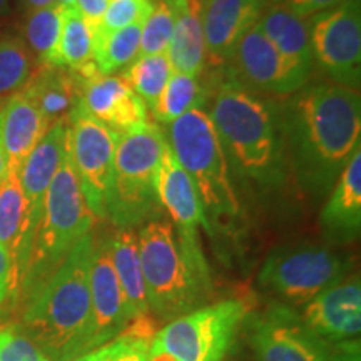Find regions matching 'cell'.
I'll list each match as a JSON object with an SVG mask.
<instances>
[{
	"instance_id": "6da1fadb",
	"label": "cell",
	"mask_w": 361,
	"mask_h": 361,
	"mask_svg": "<svg viewBox=\"0 0 361 361\" xmlns=\"http://www.w3.org/2000/svg\"><path fill=\"white\" fill-rule=\"evenodd\" d=\"M279 107L290 173L301 191L319 200L361 151L360 92L308 82Z\"/></svg>"
},
{
	"instance_id": "7a4b0ae2",
	"label": "cell",
	"mask_w": 361,
	"mask_h": 361,
	"mask_svg": "<svg viewBox=\"0 0 361 361\" xmlns=\"http://www.w3.org/2000/svg\"><path fill=\"white\" fill-rule=\"evenodd\" d=\"M207 114L233 180L259 194L286 186L291 173L276 99L245 87L223 66L211 85Z\"/></svg>"
},
{
	"instance_id": "3957f363",
	"label": "cell",
	"mask_w": 361,
	"mask_h": 361,
	"mask_svg": "<svg viewBox=\"0 0 361 361\" xmlns=\"http://www.w3.org/2000/svg\"><path fill=\"white\" fill-rule=\"evenodd\" d=\"M92 245V233L80 239L22 308L19 328L49 361H66L85 351L90 329Z\"/></svg>"
},
{
	"instance_id": "277c9868",
	"label": "cell",
	"mask_w": 361,
	"mask_h": 361,
	"mask_svg": "<svg viewBox=\"0 0 361 361\" xmlns=\"http://www.w3.org/2000/svg\"><path fill=\"white\" fill-rule=\"evenodd\" d=\"M94 218L84 200L69 151L44 197L32 250L16 298L22 305L52 276L80 239L92 233Z\"/></svg>"
},
{
	"instance_id": "5b68a950",
	"label": "cell",
	"mask_w": 361,
	"mask_h": 361,
	"mask_svg": "<svg viewBox=\"0 0 361 361\" xmlns=\"http://www.w3.org/2000/svg\"><path fill=\"white\" fill-rule=\"evenodd\" d=\"M137 246L149 310L157 318L169 323L204 306L211 295L209 268L186 258L169 219L161 216L142 224Z\"/></svg>"
},
{
	"instance_id": "8992f818",
	"label": "cell",
	"mask_w": 361,
	"mask_h": 361,
	"mask_svg": "<svg viewBox=\"0 0 361 361\" xmlns=\"http://www.w3.org/2000/svg\"><path fill=\"white\" fill-rule=\"evenodd\" d=\"M116 135L107 216L116 228L139 229L162 216L157 178L168 141L159 126L141 128Z\"/></svg>"
},
{
	"instance_id": "52a82bcc",
	"label": "cell",
	"mask_w": 361,
	"mask_h": 361,
	"mask_svg": "<svg viewBox=\"0 0 361 361\" xmlns=\"http://www.w3.org/2000/svg\"><path fill=\"white\" fill-rule=\"evenodd\" d=\"M166 141L196 188L207 223L236 218L241 209L236 186L206 106L171 123Z\"/></svg>"
},
{
	"instance_id": "ba28073f",
	"label": "cell",
	"mask_w": 361,
	"mask_h": 361,
	"mask_svg": "<svg viewBox=\"0 0 361 361\" xmlns=\"http://www.w3.org/2000/svg\"><path fill=\"white\" fill-rule=\"evenodd\" d=\"M353 273V259L314 243L276 247L258 273L261 290L288 308H301L316 295Z\"/></svg>"
},
{
	"instance_id": "9c48e42d",
	"label": "cell",
	"mask_w": 361,
	"mask_h": 361,
	"mask_svg": "<svg viewBox=\"0 0 361 361\" xmlns=\"http://www.w3.org/2000/svg\"><path fill=\"white\" fill-rule=\"evenodd\" d=\"M246 311L245 301L236 298L204 305L157 329L151 348L174 361H223Z\"/></svg>"
},
{
	"instance_id": "30bf717a",
	"label": "cell",
	"mask_w": 361,
	"mask_h": 361,
	"mask_svg": "<svg viewBox=\"0 0 361 361\" xmlns=\"http://www.w3.org/2000/svg\"><path fill=\"white\" fill-rule=\"evenodd\" d=\"M316 64L331 82L358 90L361 82V4L345 0L340 6L306 19Z\"/></svg>"
},
{
	"instance_id": "8fae6325",
	"label": "cell",
	"mask_w": 361,
	"mask_h": 361,
	"mask_svg": "<svg viewBox=\"0 0 361 361\" xmlns=\"http://www.w3.org/2000/svg\"><path fill=\"white\" fill-rule=\"evenodd\" d=\"M67 151L90 213L106 219L116 135L87 114L80 102L67 116Z\"/></svg>"
},
{
	"instance_id": "7c38bea8",
	"label": "cell",
	"mask_w": 361,
	"mask_h": 361,
	"mask_svg": "<svg viewBox=\"0 0 361 361\" xmlns=\"http://www.w3.org/2000/svg\"><path fill=\"white\" fill-rule=\"evenodd\" d=\"M224 67L245 87L268 97L291 96L311 78L286 61L256 25L243 35Z\"/></svg>"
},
{
	"instance_id": "4fadbf2b",
	"label": "cell",
	"mask_w": 361,
	"mask_h": 361,
	"mask_svg": "<svg viewBox=\"0 0 361 361\" xmlns=\"http://www.w3.org/2000/svg\"><path fill=\"white\" fill-rule=\"evenodd\" d=\"M157 192L162 209L168 211L169 221L173 223L180 250L194 264L207 268V259L200 239V228L202 226L211 229L209 223L196 188L176 159L169 144H166L162 152Z\"/></svg>"
},
{
	"instance_id": "5bb4252c",
	"label": "cell",
	"mask_w": 361,
	"mask_h": 361,
	"mask_svg": "<svg viewBox=\"0 0 361 361\" xmlns=\"http://www.w3.org/2000/svg\"><path fill=\"white\" fill-rule=\"evenodd\" d=\"M90 329L85 351L101 348L123 335L133 323L123 288L112 266L109 238L94 236L90 256Z\"/></svg>"
},
{
	"instance_id": "9a60e30c",
	"label": "cell",
	"mask_w": 361,
	"mask_h": 361,
	"mask_svg": "<svg viewBox=\"0 0 361 361\" xmlns=\"http://www.w3.org/2000/svg\"><path fill=\"white\" fill-rule=\"evenodd\" d=\"M252 348L259 361H329L331 346L306 326L296 310L276 305L252 323Z\"/></svg>"
},
{
	"instance_id": "2e32d148",
	"label": "cell",
	"mask_w": 361,
	"mask_h": 361,
	"mask_svg": "<svg viewBox=\"0 0 361 361\" xmlns=\"http://www.w3.org/2000/svg\"><path fill=\"white\" fill-rule=\"evenodd\" d=\"M301 319L328 346L360 340L361 281L348 274L301 306Z\"/></svg>"
},
{
	"instance_id": "e0dca14e",
	"label": "cell",
	"mask_w": 361,
	"mask_h": 361,
	"mask_svg": "<svg viewBox=\"0 0 361 361\" xmlns=\"http://www.w3.org/2000/svg\"><path fill=\"white\" fill-rule=\"evenodd\" d=\"M75 74L80 79V106L114 134L149 123L146 104L121 78L101 74L94 64Z\"/></svg>"
},
{
	"instance_id": "ac0fdd59",
	"label": "cell",
	"mask_w": 361,
	"mask_h": 361,
	"mask_svg": "<svg viewBox=\"0 0 361 361\" xmlns=\"http://www.w3.org/2000/svg\"><path fill=\"white\" fill-rule=\"evenodd\" d=\"M269 0H201L206 56L214 66L229 61L236 44L258 24Z\"/></svg>"
},
{
	"instance_id": "d6986e66",
	"label": "cell",
	"mask_w": 361,
	"mask_h": 361,
	"mask_svg": "<svg viewBox=\"0 0 361 361\" xmlns=\"http://www.w3.org/2000/svg\"><path fill=\"white\" fill-rule=\"evenodd\" d=\"M67 149V119L57 121L47 129L42 139L35 144L19 169L20 186L24 189L27 207H29V238L30 250L40 214H42L44 197L51 186L54 176L64 161Z\"/></svg>"
},
{
	"instance_id": "ffe728a7",
	"label": "cell",
	"mask_w": 361,
	"mask_h": 361,
	"mask_svg": "<svg viewBox=\"0 0 361 361\" xmlns=\"http://www.w3.org/2000/svg\"><path fill=\"white\" fill-rule=\"evenodd\" d=\"M47 129L49 126L40 114L37 104L25 87L7 97L6 106L0 111V144L8 171L19 173L22 162Z\"/></svg>"
},
{
	"instance_id": "44dd1931",
	"label": "cell",
	"mask_w": 361,
	"mask_h": 361,
	"mask_svg": "<svg viewBox=\"0 0 361 361\" xmlns=\"http://www.w3.org/2000/svg\"><path fill=\"white\" fill-rule=\"evenodd\" d=\"M319 223L324 238L333 245H346L361 229V151L348 162L329 191Z\"/></svg>"
},
{
	"instance_id": "7402d4cb",
	"label": "cell",
	"mask_w": 361,
	"mask_h": 361,
	"mask_svg": "<svg viewBox=\"0 0 361 361\" xmlns=\"http://www.w3.org/2000/svg\"><path fill=\"white\" fill-rule=\"evenodd\" d=\"M0 246L11 252L16 266V293L30 256L29 207L19 174L7 171L0 180Z\"/></svg>"
},
{
	"instance_id": "603a6c76",
	"label": "cell",
	"mask_w": 361,
	"mask_h": 361,
	"mask_svg": "<svg viewBox=\"0 0 361 361\" xmlns=\"http://www.w3.org/2000/svg\"><path fill=\"white\" fill-rule=\"evenodd\" d=\"M176 22L168 52L173 72L201 78L206 64V42L201 22V0H174Z\"/></svg>"
},
{
	"instance_id": "cb8c5ba5",
	"label": "cell",
	"mask_w": 361,
	"mask_h": 361,
	"mask_svg": "<svg viewBox=\"0 0 361 361\" xmlns=\"http://www.w3.org/2000/svg\"><path fill=\"white\" fill-rule=\"evenodd\" d=\"M109 238V255L112 266L123 288L126 305L133 322L149 316L146 284H144L141 259H139L137 229L116 228Z\"/></svg>"
},
{
	"instance_id": "d4e9b609",
	"label": "cell",
	"mask_w": 361,
	"mask_h": 361,
	"mask_svg": "<svg viewBox=\"0 0 361 361\" xmlns=\"http://www.w3.org/2000/svg\"><path fill=\"white\" fill-rule=\"evenodd\" d=\"M27 92L37 104L49 128L57 121L67 119L80 101V79L75 72L62 67L42 66L25 84Z\"/></svg>"
},
{
	"instance_id": "484cf974",
	"label": "cell",
	"mask_w": 361,
	"mask_h": 361,
	"mask_svg": "<svg viewBox=\"0 0 361 361\" xmlns=\"http://www.w3.org/2000/svg\"><path fill=\"white\" fill-rule=\"evenodd\" d=\"M256 27L286 61L310 74L313 72V56L305 19H300L286 8L269 4Z\"/></svg>"
},
{
	"instance_id": "4316f807",
	"label": "cell",
	"mask_w": 361,
	"mask_h": 361,
	"mask_svg": "<svg viewBox=\"0 0 361 361\" xmlns=\"http://www.w3.org/2000/svg\"><path fill=\"white\" fill-rule=\"evenodd\" d=\"M94 29L75 7H62V30L47 67H62L72 72L87 69L92 62Z\"/></svg>"
},
{
	"instance_id": "83f0119b",
	"label": "cell",
	"mask_w": 361,
	"mask_h": 361,
	"mask_svg": "<svg viewBox=\"0 0 361 361\" xmlns=\"http://www.w3.org/2000/svg\"><path fill=\"white\" fill-rule=\"evenodd\" d=\"M142 24H133L119 30L94 29L92 62L101 74L111 75L112 72L128 67L139 56Z\"/></svg>"
},
{
	"instance_id": "f1b7e54d",
	"label": "cell",
	"mask_w": 361,
	"mask_h": 361,
	"mask_svg": "<svg viewBox=\"0 0 361 361\" xmlns=\"http://www.w3.org/2000/svg\"><path fill=\"white\" fill-rule=\"evenodd\" d=\"M207 90L196 75L173 72L151 112L157 123L169 126L194 107L206 106Z\"/></svg>"
},
{
	"instance_id": "f546056e",
	"label": "cell",
	"mask_w": 361,
	"mask_h": 361,
	"mask_svg": "<svg viewBox=\"0 0 361 361\" xmlns=\"http://www.w3.org/2000/svg\"><path fill=\"white\" fill-rule=\"evenodd\" d=\"M171 75H173V67L169 64L168 56L159 54V56L135 57L123 72L121 79L146 104L147 109H152Z\"/></svg>"
},
{
	"instance_id": "4dcf8cb0",
	"label": "cell",
	"mask_w": 361,
	"mask_h": 361,
	"mask_svg": "<svg viewBox=\"0 0 361 361\" xmlns=\"http://www.w3.org/2000/svg\"><path fill=\"white\" fill-rule=\"evenodd\" d=\"M62 30V6L39 8L29 12L24 22V42L37 54L39 62L47 66L54 51H56Z\"/></svg>"
},
{
	"instance_id": "1f68e13d",
	"label": "cell",
	"mask_w": 361,
	"mask_h": 361,
	"mask_svg": "<svg viewBox=\"0 0 361 361\" xmlns=\"http://www.w3.org/2000/svg\"><path fill=\"white\" fill-rule=\"evenodd\" d=\"M32 75V57L24 39L17 35L0 37V97L24 89Z\"/></svg>"
},
{
	"instance_id": "d6a6232c",
	"label": "cell",
	"mask_w": 361,
	"mask_h": 361,
	"mask_svg": "<svg viewBox=\"0 0 361 361\" xmlns=\"http://www.w3.org/2000/svg\"><path fill=\"white\" fill-rule=\"evenodd\" d=\"M156 329L149 316L139 318L128 329L104 345L102 361H151V343Z\"/></svg>"
},
{
	"instance_id": "836d02e7",
	"label": "cell",
	"mask_w": 361,
	"mask_h": 361,
	"mask_svg": "<svg viewBox=\"0 0 361 361\" xmlns=\"http://www.w3.org/2000/svg\"><path fill=\"white\" fill-rule=\"evenodd\" d=\"M176 22L174 0H156L152 11L144 20L139 56H159L168 52ZM137 56V57H139Z\"/></svg>"
},
{
	"instance_id": "e575fe53",
	"label": "cell",
	"mask_w": 361,
	"mask_h": 361,
	"mask_svg": "<svg viewBox=\"0 0 361 361\" xmlns=\"http://www.w3.org/2000/svg\"><path fill=\"white\" fill-rule=\"evenodd\" d=\"M0 361H49L19 324L0 326Z\"/></svg>"
},
{
	"instance_id": "d590c367",
	"label": "cell",
	"mask_w": 361,
	"mask_h": 361,
	"mask_svg": "<svg viewBox=\"0 0 361 361\" xmlns=\"http://www.w3.org/2000/svg\"><path fill=\"white\" fill-rule=\"evenodd\" d=\"M151 11L152 4L149 0H109L99 27L107 32L124 29L146 20Z\"/></svg>"
},
{
	"instance_id": "8d00e7d4",
	"label": "cell",
	"mask_w": 361,
	"mask_h": 361,
	"mask_svg": "<svg viewBox=\"0 0 361 361\" xmlns=\"http://www.w3.org/2000/svg\"><path fill=\"white\" fill-rule=\"evenodd\" d=\"M343 2L345 0H269V4H273V6L286 8V11L305 20L314 13L328 11V8L340 6Z\"/></svg>"
},
{
	"instance_id": "74e56055",
	"label": "cell",
	"mask_w": 361,
	"mask_h": 361,
	"mask_svg": "<svg viewBox=\"0 0 361 361\" xmlns=\"http://www.w3.org/2000/svg\"><path fill=\"white\" fill-rule=\"evenodd\" d=\"M16 296V266L6 247L0 246V306Z\"/></svg>"
},
{
	"instance_id": "f35d334b",
	"label": "cell",
	"mask_w": 361,
	"mask_h": 361,
	"mask_svg": "<svg viewBox=\"0 0 361 361\" xmlns=\"http://www.w3.org/2000/svg\"><path fill=\"white\" fill-rule=\"evenodd\" d=\"M107 4L109 0H78L75 8L92 29H97L101 25L104 13H106Z\"/></svg>"
},
{
	"instance_id": "ab89813d",
	"label": "cell",
	"mask_w": 361,
	"mask_h": 361,
	"mask_svg": "<svg viewBox=\"0 0 361 361\" xmlns=\"http://www.w3.org/2000/svg\"><path fill=\"white\" fill-rule=\"evenodd\" d=\"M329 361H361L360 340L340 343V345L331 346Z\"/></svg>"
},
{
	"instance_id": "60d3db41",
	"label": "cell",
	"mask_w": 361,
	"mask_h": 361,
	"mask_svg": "<svg viewBox=\"0 0 361 361\" xmlns=\"http://www.w3.org/2000/svg\"><path fill=\"white\" fill-rule=\"evenodd\" d=\"M102 355H104V346L96 350H89L84 351V353L72 356V358L66 360V361H102Z\"/></svg>"
},
{
	"instance_id": "b9f144b4",
	"label": "cell",
	"mask_w": 361,
	"mask_h": 361,
	"mask_svg": "<svg viewBox=\"0 0 361 361\" xmlns=\"http://www.w3.org/2000/svg\"><path fill=\"white\" fill-rule=\"evenodd\" d=\"M20 2H22V7H24V11L29 13V12L39 11V8L54 6V4H57V0H20Z\"/></svg>"
},
{
	"instance_id": "7bdbcfd3",
	"label": "cell",
	"mask_w": 361,
	"mask_h": 361,
	"mask_svg": "<svg viewBox=\"0 0 361 361\" xmlns=\"http://www.w3.org/2000/svg\"><path fill=\"white\" fill-rule=\"evenodd\" d=\"M11 12H12L11 0H0V20L11 16Z\"/></svg>"
},
{
	"instance_id": "ee69618b",
	"label": "cell",
	"mask_w": 361,
	"mask_h": 361,
	"mask_svg": "<svg viewBox=\"0 0 361 361\" xmlns=\"http://www.w3.org/2000/svg\"><path fill=\"white\" fill-rule=\"evenodd\" d=\"M7 159H6V154H4V149H2V144H0V180L4 179V176L7 174Z\"/></svg>"
},
{
	"instance_id": "f6af8a7d",
	"label": "cell",
	"mask_w": 361,
	"mask_h": 361,
	"mask_svg": "<svg viewBox=\"0 0 361 361\" xmlns=\"http://www.w3.org/2000/svg\"><path fill=\"white\" fill-rule=\"evenodd\" d=\"M151 361H174L169 355L162 353V351H156L151 348Z\"/></svg>"
},
{
	"instance_id": "bcb514c9",
	"label": "cell",
	"mask_w": 361,
	"mask_h": 361,
	"mask_svg": "<svg viewBox=\"0 0 361 361\" xmlns=\"http://www.w3.org/2000/svg\"><path fill=\"white\" fill-rule=\"evenodd\" d=\"M57 4L62 7H75L78 0H57Z\"/></svg>"
},
{
	"instance_id": "7dc6e473",
	"label": "cell",
	"mask_w": 361,
	"mask_h": 361,
	"mask_svg": "<svg viewBox=\"0 0 361 361\" xmlns=\"http://www.w3.org/2000/svg\"><path fill=\"white\" fill-rule=\"evenodd\" d=\"M6 102H7V97H0V111H2V107L6 106Z\"/></svg>"
}]
</instances>
